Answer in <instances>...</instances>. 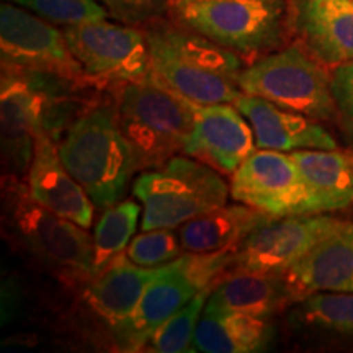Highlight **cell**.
<instances>
[{
    "label": "cell",
    "mask_w": 353,
    "mask_h": 353,
    "mask_svg": "<svg viewBox=\"0 0 353 353\" xmlns=\"http://www.w3.org/2000/svg\"><path fill=\"white\" fill-rule=\"evenodd\" d=\"M291 34L329 69L353 63V0H290Z\"/></svg>",
    "instance_id": "obj_14"
},
{
    "label": "cell",
    "mask_w": 353,
    "mask_h": 353,
    "mask_svg": "<svg viewBox=\"0 0 353 353\" xmlns=\"http://www.w3.org/2000/svg\"><path fill=\"white\" fill-rule=\"evenodd\" d=\"M114 105L138 170L157 169L183 154L195 123L188 100L149 79L117 85Z\"/></svg>",
    "instance_id": "obj_5"
},
{
    "label": "cell",
    "mask_w": 353,
    "mask_h": 353,
    "mask_svg": "<svg viewBox=\"0 0 353 353\" xmlns=\"http://www.w3.org/2000/svg\"><path fill=\"white\" fill-rule=\"evenodd\" d=\"M193 112L195 123L183 154L221 175H232L257 148L252 126L232 103H193Z\"/></svg>",
    "instance_id": "obj_13"
},
{
    "label": "cell",
    "mask_w": 353,
    "mask_h": 353,
    "mask_svg": "<svg viewBox=\"0 0 353 353\" xmlns=\"http://www.w3.org/2000/svg\"><path fill=\"white\" fill-rule=\"evenodd\" d=\"M26 187L33 200L44 208L85 229L92 226L95 205L65 169L57 144L48 134L37 138L32 164L26 174Z\"/></svg>",
    "instance_id": "obj_15"
},
{
    "label": "cell",
    "mask_w": 353,
    "mask_h": 353,
    "mask_svg": "<svg viewBox=\"0 0 353 353\" xmlns=\"http://www.w3.org/2000/svg\"><path fill=\"white\" fill-rule=\"evenodd\" d=\"M132 193L144 208L141 229L151 231L180 228L226 205L231 188L213 167L190 156H174L157 169L141 172Z\"/></svg>",
    "instance_id": "obj_6"
},
{
    "label": "cell",
    "mask_w": 353,
    "mask_h": 353,
    "mask_svg": "<svg viewBox=\"0 0 353 353\" xmlns=\"http://www.w3.org/2000/svg\"><path fill=\"white\" fill-rule=\"evenodd\" d=\"M169 19L247 64L288 46L290 0H174Z\"/></svg>",
    "instance_id": "obj_4"
},
{
    "label": "cell",
    "mask_w": 353,
    "mask_h": 353,
    "mask_svg": "<svg viewBox=\"0 0 353 353\" xmlns=\"http://www.w3.org/2000/svg\"><path fill=\"white\" fill-rule=\"evenodd\" d=\"M301 296L353 291V221L325 236L285 273Z\"/></svg>",
    "instance_id": "obj_18"
},
{
    "label": "cell",
    "mask_w": 353,
    "mask_h": 353,
    "mask_svg": "<svg viewBox=\"0 0 353 353\" xmlns=\"http://www.w3.org/2000/svg\"><path fill=\"white\" fill-rule=\"evenodd\" d=\"M273 218L244 203L223 205L188 219L179 229L180 244L187 254H210L236 249L245 237Z\"/></svg>",
    "instance_id": "obj_20"
},
{
    "label": "cell",
    "mask_w": 353,
    "mask_h": 353,
    "mask_svg": "<svg viewBox=\"0 0 353 353\" xmlns=\"http://www.w3.org/2000/svg\"><path fill=\"white\" fill-rule=\"evenodd\" d=\"M229 188L232 200L273 218L319 214L291 152L254 151L231 175Z\"/></svg>",
    "instance_id": "obj_12"
},
{
    "label": "cell",
    "mask_w": 353,
    "mask_h": 353,
    "mask_svg": "<svg viewBox=\"0 0 353 353\" xmlns=\"http://www.w3.org/2000/svg\"><path fill=\"white\" fill-rule=\"evenodd\" d=\"M108 17L118 23L143 28L144 25L169 17L174 0H99Z\"/></svg>",
    "instance_id": "obj_28"
},
{
    "label": "cell",
    "mask_w": 353,
    "mask_h": 353,
    "mask_svg": "<svg viewBox=\"0 0 353 353\" xmlns=\"http://www.w3.org/2000/svg\"><path fill=\"white\" fill-rule=\"evenodd\" d=\"M56 144L65 169L95 208L105 211L123 200L138 167L120 128L114 101H92Z\"/></svg>",
    "instance_id": "obj_2"
},
{
    "label": "cell",
    "mask_w": 353,
    "mask_h": 353,
    "mask_svg": "<svg viewBox=\"0 0 353 353\" xmlns=\"http://www.w3.org/2000/svg\"><path fill=\"white\" fill-rule=\"evenodd\" d=\"M244 94L260 97L316 121H335L332 70L299 43L252 61L237 79Z\"/></svg>",
    "instance_id": "obj_7"
},
{
    "label": "cell",
    "mask_w": 353,
    "mask_h": 353,
    "mask_svg": "<svg viewBox=\"0 0 353 353\" xmlns=\"http://www.w3.org/2000/svg\"><path fill=\"white\" fill-rule=\"evenodd\" d=\"M291 317L299 327L353 342V291L307 294L294 304Z\"/></svg>",
    "instance_id": "obj_23"
},
{
    "label": "cell",
    "mask_w": 353,
    "mask_h": 353,
    "mask_svg": "<svg viewBox=\"0 0 353 353\" xmlns=\"http://www.w3.org/2000/svg\"><path fill=\"white\" fill-rule=\"evenodd\" d=\"M148 39L151 79L195 105L232 103L244 94L237 79L247 63L203 34L159 19L141 28Z\"/></svg>",
    "instance_id": "obj_1"
},
{
    "label": "cell",
    "mask_w": 353,
    "mask_h": 353,
    "mask_svg": "<svg viewBox=\"0 0 353 353\" xmlns=\"http://www.w3.org/2000/svg\"><path fill=\"white\" fill-rule=\"evenodd\" d=\"M343 219L324 213L296 214L273 219L245 237L231 254L228 272L285 275L319 242L341 228Z\"/></svg>",
    "instance_id": "obj_11"
},
{
    "label": "cell",
    "mask_w": 353,
    "mask_h": 353,
    "mask_svg": "<svg viewBox=\"0 0 353 353\" xmlns=\"http://www.w3.org/2000/svg\"><path fill=\"white\" fill-rule=\"evenodd\" d=\"M303 299L286 275L234 273L214 285L205 309L270 317Z\"/></svg>",
    "instance_id": "obj_19"
},
{
    "label": "cell",
    "mask_w": 353,
    "mask_h": 353,
    "mask_svg": "<svg viewBox=\"0 0 353 353\" xmlns=\"http://www.w3.org/2000/svg\"><path fill=\"white\" fill-rule=\"evenodd\" d=\"M2 221L10 241L61 281L87 285L92 280L94 237L34 201L17 176L3 175Z\"/></svg>",
    "instance_id": "obj_3"
},
{
    "label": "cell",
    "mask_w": 353,
    "mask_h": 353,
    "mask_svg": "<svg viewBox=\"0 0 353 353\" xmlns=\"http://www.w3.org/2000/svg\"><path fill=\"white\" fill-rule=\"evenodd\" d=\"M63 33L94 85H120L151 79L148 39L141 28L105 19L63 26Z\"/></svg>",
    "instance_id": "obj_9"
},
{
    "label": "cell",
    "mask_w": 353,
    "mask_h": 353,
    "mask_svg": "<svg viewBox=\"0 0 353 353\" xmlns=\"http://www.w3.org/2000/svg\"><path fill=\"white\" fill-rule=\"evenodd\" d=\"M234 107L252 126L257 149L294 152L304 149H337V141L319 121L288 112L260 97L242 94Z\"/></svg>",
    "instance_id": "obj_16"
},
{
    "label": "cell",
    "mask_w": 353,
    "mask_h": 353,
    "mask_svg": "<svg viewBox=\"0 0 353 353\" xmlns=\"http://www.w3.org/2000/svg\"><path fill=\"white\" fill-rule=\"evenodd\" d=\"M0 56L2 69L94 85L69 50L63 28L7 0L0 6Z\"/></svg>",
    "instance_id": "obj_10"
},
{
    "label": "cell",
    "mask_w": 353,
    "mask_h": 353,
    "mask_svg": "<svg viewBox=\"0 0 353 353\" xmlns=\"http://www.w3.org/2000/svg\"><path fill=\"white\" fill-rule=\"evenodd\" d=\"M272 339L268 317L205 309L193 345L205 353H254L267 350Z\"/></svg>",
    "instance_id": "obj_22"
},
{
    "label": "cell",
    "mask_w": 353,
    "mask_h": 353,
    "mask_svg": "<svg viewBox=\"0 0 353 353\" xmlns=\"http://www.w3.org/2000/svg\"><path fill=\"white\" fill-rule=\"evenodd\" d=\"M317 213L339 211L353 205V148L304 149L291 152Z\"/></svg>",
    "instance_id": "obj_21"
},
{
    "label": "cell",
    "mask_w": 353,
    "mask_h": 353,
    "mask_svg": "<svg viewBox=\"0 0 353 353\" xmlns=\"http://www.w3.org/2000/svg\"><path fill=\"white\" fill-rule=\"evenodd\" d=\"M232 250L210 254L185 252L174 262L165 263L148 285L130 319L113 329L121 350H144L159 325L180 311L200 291L214 288L226 275Z\"/></svg>",
    "instance_id": "obj_8"
},
{
    "label": "cell",
    "mask_w": 353,
    "mask_h": 353,
    "mask_svg": "<svg viewBox=\"0 0 353 353\" xmlns=\"http://www.w3.org/2000/svg\"><path fill=\"white\" fill-rule=\"evenodd\" d=\"M139 213V205L132 200H121L103 211L94 232V275L128 249Z\"/></svg>",
    "instance_id": "obj_24"
},
{
    "label": "cell",
    "mask_w": 353,
    "mask_h": 353,
    "mask_svg": "<svg viewBox=\"0 0 353 353\" xmlns=\"http://www.w3.org/2000/svg\"><path fill=\"white\" fill-rule=\"evenodd\" d=\"M162 267H139L123 252L92 276L85 285L83 299L100 319L117 329L130 319L148 285Z\"/></svg>",
    "instance_id": "obj_17"
},
{
    "label": "cell",
    "mask_w": 353,
    "mask_h": 353,
    "mask_svg": "<svg viewBox=\"0 0 353 353\" xmlns=\"http://www.w3.org/2000/svg\"><path fill=\"white\" fill-rule=\"evenodd\" d=\"M180 237L167 228L144 231L130 242L126 255L139 267L156 268L183 255Z\"/></svg>",
    "instance_id": "obj_27"
},
{
    "label": "cell",
    "mask_w": 353,
    "mask_h": 353,
    "mask_svg": "<svg viewBox=\"0 0 353 353\" xmlns=\"http://www.w3.org/2000/svg\"><path fill=\"white\" fill-rule=\"evenodd\" d=\"M33 12L52 25L70 26L108 19L99 0H7Z\"/></svg>",
    "instance_id": "obj_26"
},
{
    "label": "cell",
    "mask_w": 353,
    "mask_h": 353,
    "mask_svg": "<svg viewBox=\"0 0 353 353\" xmlns=\"http://www.w3.org/2000/svg\"><path fill=\"white\" fill-rule=\"evenodd\" d=\"M332 95L337 108V123L343 139L353 148V63L332 69Z\"/></svg>",
    "instance_id": "obj_29"
},
{
    "label": "cell",
    "mask_w": 353,
    "mask_h": 353,
    "mask_svg": "<svg viewBox=\"0 0 353 353\" xmlns=\"http://www.w3.org/2000/svg\"><path fill=\"white\" fill-rule=\"evenodd\" d=\"M213 288L200 291L193 296L185 306L170 316L164 324L159 325L149 342L145 343L144 352L154 353H183L195 352L192 348L195 341V332L200 319L205 311L206 301H208Z\"/></svg>",
    "instance_id": "obj_25"
}]
</instances>
